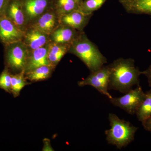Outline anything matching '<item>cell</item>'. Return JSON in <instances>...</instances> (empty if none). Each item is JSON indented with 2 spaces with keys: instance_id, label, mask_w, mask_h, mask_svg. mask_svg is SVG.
<instances>
[{
  "instance_id": "obj_5",
  "label": "cell",
  "mask_w": 151,
  "mask_h": 151,
  "mask_svg": "<svg viewBox=\"0 0 151 151\" xmlns=\"http://www.w3.org/2000/svg\"><path fill=\"white\" fill-rule=\"evenodd\" d=\"M110 77L109 65H104L95 71L91 72L86 78L78 81L79 86H91L97 89L98 92L111 99L113 98L108 92Z\"/></svg>"
},
{
  "instance_id": "obj_8",
  "label": "cell",
  "mask_w": 151,
  "mask_h": 151,
  "mask_svg": "<svg viewBox=\"0 0 151 151\" xmlns=\"http://www.w3.org/2000/svg\"><path fill=\"white\" fill-rule=\"evenodd\" d=\"M24 32L5 16L0 17V42L4 46L22 41Z\"/></svg>"
},
{
  "instance_id": "obj_22",
  "label": "cell",
  "mask_w": 151,
  "mask_h": 151,
  "mask_svg": "<svg viewBox=\"0 0 151 151\" xmlns=\"http://www.w3.org/2000/svg\"><path fill=\"white\" fill-rule=\"evenodd\" d=\"M12 73L6 67L0 74V89L11 94V78Z\"/></svg>"
},
{
  "instance_id": "obj_13",
  "label": "cell",
  "mask_w": 151,
  "mask_h": 151,
  "mask_svg": "<svg viewBox=\"0 0 151 151\" xmlns=\"http://www.w3.org/2000/svg\"><path fill=\"white\" fill-rule=\"evenodd\" d=\"M93 15H85L78 10L73 11L60 17V25L70 27L78 31L84 32Z\"/></svg>"
},
{
  "instance_id": "obj_23",
  "label": "cell",
  "mask_w": 151,
  "mask_h": 151,
  "mask_svg": "<svg viewBox=\"0 0 151 151\" xmlns=\"http://www.w3.org/2000/svg\"><path fill=\"white\" fill-rule=\"evenodd\" d=\"M9 0H0V17L5 16L6 9Z\"/></svg>"
},
{
  "instance_id": "obj_10",
  "label": "cell",
  "mask_w": 151,
  "mask_h": 151,
  "mask_svg": "<svg viewBox=\"0 0 151 151\" xmlns=\"http://www.w3.org/2000/svg\"><path fill=\"white\" fill-rule=\"evenodd\" d=\"M22 42L29 51L45 46L50 42L49 35L32 27H28L25 31Z\"/></svg>"
},
{
  "instance_id": "obj_25",
  "label": "cell",
  "mask_w": 151,
  "mask_h": 151,
  "mask_svg": "<svg viewBox=\"0 0 151 151\" xmlns=\"http://www.w3.org/2000/svg\"><path fill=\"white\" fill-rule=\"evenodd\" d=\"M43 142L44 145L42 151H54L52 148V147L51 144H50V141L49 139L45 138V139H44Z\"/></svg>"
},
{
  "instance_id": "obj_4",
  "label": "cell",
  "mask_w": 151,
  "mask_h": 151,
  "mask_svg": "<svg viewBox=\"0 0 151 151\" xmlns=\"http://www.w3.org/2000/svg\"><path fill=\"white\" fill-rule=\"evenodd\" d=\"M4 47L6 67L14 73L24 70L29 51L22 41Z\"/></svg>"
},
{
  "instance_id": "obj_20",
  "label": "cell",
  "mask_w": 151,
  "mask_h": 151,
  "mask_svg": "<svg viewBox=\"0 0 151 151\" xmlns=\"http://www.w3.org/2000/svg\"><path fill=\"white\" fill-rule=\"evenodd\" d=\"M136 114L142 123L151 116V89L145 93L144 100Z\"/></svg>"
},
{
  "instance_id": "obj_19",
  "label": "cell",
  "mask_w": 151,
  "mask_h": 151,
  "mask_svg": "<svg viewBox=\"0 0 151 151\" xmlns=\"http://www.w3.org/2000/svg\"><path fill=\"white\" fill-rule=\"evenodd\" d=\"M79 5L75 0H55L54 9L60 17L78 10Z\"/></svg>"
},
{
  "instance_id": "obj_26",
  "label": "cell",
  "mask_w": 151,
  "mask_h": 151,
  "mask_svg": "<svg viewBox=\"0 0 151 151\" xmlns=\"http://www.w3.org/2000/svg\"><path fill=\"white\" fill-rule=\"evenodd\" d=\"M142 124L145 129L151 132V116L146 119L145 121L142 122Z\"/></svg>"
},
{
  "instance_id": "obj_18",
  "label": "cell",
  "mask_w": 151,
  "mask_h": 151,
  "mask_svg": "<svg viewBox=\"0 0 151 151\" xmlns=\"http://www.w3.org/2000/svg\"><path fill=\"white\" fill-rule=\"evenodd\" d=\"M26 78L25 71L12 74L11 78V91L14 97L19 96L21 91L25 86L31 84Z\"/></svg>"
},
{
  "instance_id": "obj_2",
  "label": "cell",
  "mask_w": 151,
  "mask_h": 151,
  "mask_svg": "<svg viewBox=\"0 0 151 151\" xmlns=\"http://www.w3.org/2000/svg\"><path fill=\"white\" fill-rule=\"evenodd\" d=\"M68 52L81 60L90 72L99 69L107 63V58L84 32L70 44Z\"/></svg>"
},
{
  "instance_id": "obj_1",
  "label": "cell",
  "mask_w": 151,
  "mask_h": 151,
  "mask_svg": "<svg viewBox=\"0 0 151 151\" xmlns=\"http://www.w3.org/2000/svg\"><path fill=\"white\" fill-rule=\"evenodd\" d=\"M110 68L109 89L127 93L134 85H139L141 71L135 65L132 58H120L109 65Z\"/></svg>"
},
{
  "instance_id": "obj_16",
  "label": "cell",
  "mask_w": 151,
  "mask_h": 151,
  "mask_svg": "<svg viewBox=\"0 0 151 151\" xmlns=\"http://www.w3.org/2000/svg\"><path fill=\"white\" fill-rule=\"evenodd\" d=\"M70 45L50 42L49 43L47 50L49 64L56 68L63 56L68 52Z\"/></svg>"
},
{
  "instance_id": "obj_14",
  "label": "cell",
  "mask_w": 151,
  "mask_h": 151,
  "mask_svg": "<svg viewBox=\"0 0 151 151\" xmlns=\"http://www.w3.org/2000/svg\"><path fill=\"white\" fill-rule=\"evenodd\" d=\"M128 14L151 15V0H119Z\"/></svg>"
},
{
  "instance_id": "obj_9",
  "label": "cell",
  "mask_w": 151,
  "mask_h": 151,
  "mask_svg": "<svg viewBox=\"0 0 151 151\" xmlns=\"http://www.w3.org/2000/svg\"><path fill=\"white\" fill-rule=\"evenodd\" d=\"M60 19L53 7L42 14L29 27L35 28L50 35L60 25Z\"/></svg>"
},
{
  "instance_id": "obj_11",
  "label": "cell",
  "mask_w": 151,
  "mask_h": 151,
  "mask_svg": "<svg viewBox=\"0 0 151 151\" xmlns=\"http://www.w3.org/2000/svg\"><path fill=\"white\" fill-rule=\"evenodd\" d=\"M5 16L24 32L27 28L26 20L19 0H9Z\"/></svg>"
},
{
  "instance_id": "obj_24",
  "label": "cell",
  "mask_w": 151,
  "mask_h": 151,
  "mask_svg": "<svg viewBox=\"0 0 151 151\" xmlns=\"http://www.w3.org/2000/svg\"><path fill=\"white\" fill-rule=\"evenodd\" d=\"M141 74L147 77L149 86L151 87V64L146 70L141 71Z\"/></svg>"
},
{
  "instance_id": "obj_15",
  "label": "cell",
  "mask_w": 151,
  "mask_h": 151,
  "mask_svg": "<svg viewBox=\"0 0 151 151\" xmlns=\"http://www.w3.org/2000/svg\"><path fill=\"white\" fill-rule=\"evenodd\" d=\"M48 44L29 51L25 73L42 65H49L47 60Z\"/></svg>"
},
{
  "instance_id": "obj_17",
  "label": "cell",
  "mask_w": 151,
  "mask_h": 151,
  "mask_svg": "<svg viewBox=\"0 0 151 151\" xmlns=\"http://www.w3.org/2000/svg\"><path fill=\"white\" fill-rule=\"evenodd\" d=\"M55 68L50 65L39 66L25 73V76L30 82L46 80L51 77Z\"/></svg>"
},
{
  "instance_id": "obj_21",
  "label": "cell",
  "mask_w": 151,
  "mask_h": 151,
  "mask_svg": "<svg viewBox=\"0 0 151 151\" xmlns=\"http://www.w3.org/2000/svg\"><path fill=\"white\" fill-rule=\"evenodd\" d=\"M107 0H84L79 6L78 11L85 15L93 14Z\"/></svg>"
},
{
  "instance_id": "obj_3",
  "label": "cell",
  "mask_w": 151,
  "mask_h": 151,
  "mask_svg": "<svg viewBox=\"0 0 151 151\" xmlns=\"http://www.w3.org/2000/svg\"><path fill=\"white\" fill-rule=\"evenodd\" d=\"M108 119L111 128L105 132L108 144L121 149L134 140L138 128L132 125L129 122L120 119L113 113L109 114Z\"/></svg>"
},
{
  "instance_id": "obj_7",
  "label": "cell",
  "mask_w": 151,
  "mask_h": 151,
  "mask_svg": "<svg viewBox=\"0 0 151 151\" xmlns=\"http://www.w3.org/2000/svg\"><path fill=\"white\" fill-rule=\"evenodd\" d=\"M27 28L42 14L54 7L55 0H19Z\"/></svg>"
},
{
  "instance_id": "obj_12",
  "label": "cell",
  "mask_w": 151,
  "mask_h": 151,
  "mask_svg": "<svg viewBox=\"0 0 151 151\" xmlns=\"http://www.w3.org/2000/svg\"><path fill=\"white\" fill-rule=\"evenodd\" d=\"M82 32L70 27L60 25L50 35V40L51 42L70 45Z\"/></svg>"
},
{
  "instance_id": "obj_6",
  "label": "cell",
  "mask_w": 151,
  "mask_h": 151,
  "mask_svg": "<svg viewBox=\"0 0 151 151\" xmlns=\"http://www.w3.org/2000/svg\"><path fill=\"white\" fill-rule=\"evenodd\" d=\"M145 93L139 85L134 89H132L125 93L123 96L110 99L112 104L119 107L127 113L133 115L136 114L138 108L142 103Z\"/></svg>"
},
{
  "instance_id": "obj_27",
  "label": "cell",
  "mask_w": 151,
  "mask_h": 151,
  "mask_svg": "<svg viewBox=\"0 0 151 151\" xmlns=\"http://www.w3.org/2000/svg\"><path fill=\"white\" fill-rule=\"evenodd\" d=\"M75 1L76 2L78 3V4L79 5V6L80 4H81L82 2L83 1V0H75Z\"/></svg>"
}]
</instances>
